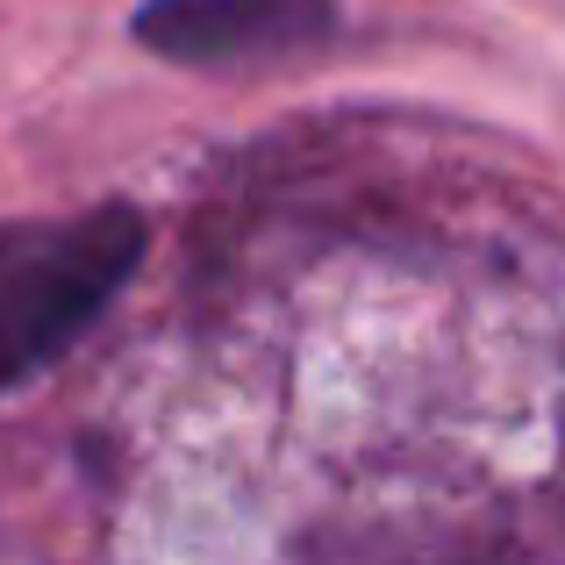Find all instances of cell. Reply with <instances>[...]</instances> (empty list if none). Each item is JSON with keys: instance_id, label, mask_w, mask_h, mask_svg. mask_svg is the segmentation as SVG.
Listing matches in <instances>:
<instances>
[{"instance_id": "cell-1", "label": "cell", "mask_w": 565, "mask_h": 565, "mask_svg": "<svg viewBox=\"0 0 565 565\" xmlns=\"http://www.w3.org/2000/svg\"><path fill=\"white\" fill-rule=\"evenodd\" d=\"M143 215L100 201L79 215L0 222V394L57 365L143 265Z\"/></svg>"}, {"instance_id": "cell-2", "label": "cell", "mask_w": 565, "mask_h": 565, "mask_svg": "<svg viewBox=\"0 0 565 565\" xmlns=\"http://www.w3.org/2000/svg\"><path fill=\"white\" fill-rule=\"evenodd\" d=\"M129 36L186 72H250L337 36V0H143Z\"/></svg>"}]
</instances>
